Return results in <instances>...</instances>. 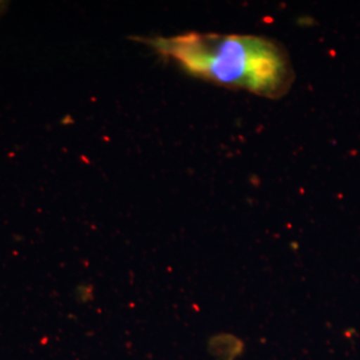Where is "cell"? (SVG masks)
Listing matches in <instances>:
<instances>
[{"label":"cell","instance_id":"6da1fadb","mask_svg":"<svg viewBox=\"0 0 360 360\" xmlns=\"http://www.w3.org/2000/svg\"><path fill=\"white\" fill-rule=\"evenodd\" d=\"M144 41L187 72L229 89L278 99L294 82L288 53L271 39L190 32Z\"/></svg>","mask_w":360,"mask_h":360}]
</instances>
